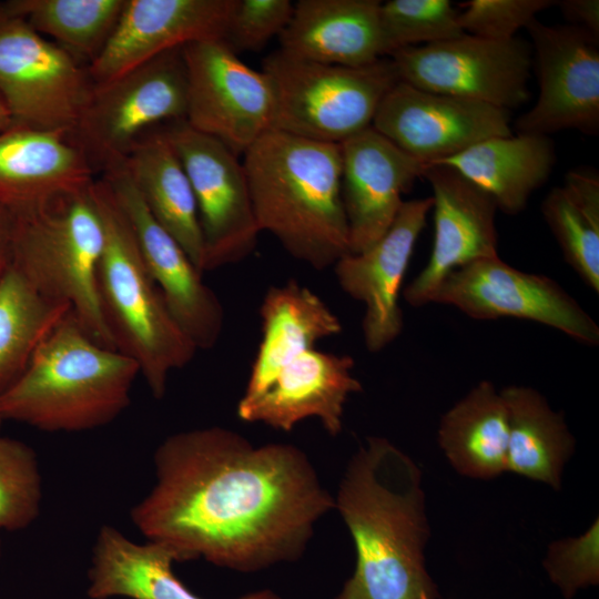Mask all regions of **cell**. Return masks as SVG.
<instances>
[{
	"label": "cell",
	"mask_w": 599,
	"mask_h": 599,
	"mask_svg": "<svg viewBox=\"0 0 599 599\" xmlns=\"http://www.w3.org/2000/svg\"><path fill=\"white\" fill-rule=\"evenodd\" d=\"M153 464L154 484L130 518L177 561L202 558L241 572L295 561L334 509L308 457L291 444L254 446L231 429L196 428L166 437Z\"/></svg>",
	"instance_id": "6da1fadb"
},
{
	"label": "cell",
	"mask_w": 599,
	"mask_h": 599,
	"mask_svg": "<svg viewBox=\"0 0 599 599\" xmlns=\"http://www.w3.org/2000/svg\"><path fill=\"white\" fill-rule=\"evenodd\" d=\"M176 555L167 546L129 539L121 530L103 525L95 537L88 569L91 599H203L174 573ZM237 599H282L270 589Z\"/></svg>",
	"instance_id": "cb8c5ba5"
},
{
	"label": "cell",
	"mask_w": 599,
	"mask_h": 599,
	"mask_svg": "<svg viewBox=\"0 0 599 599\" xmlns=\"http://www.w3.org/2000/svg\"><path fill=\"white\" fill-rule=\"evenodd\" d=\"M236 0H125L105 47L88 67L93 85L191 42L223 39Z\"/></svg>",
	"instance_id": "ac0fdd59"
},
{
	"label": "cell",
	"mask_w": 599,
	"mask_h": 599,
	"mask_svg": "<svg viewBox=\"0 0 599 599\" xmlns=\"http://www.w3.org/2000/svg\"><path fill=\"white\" fill-rule=\"evenodd\" d=\"M378 0H300L278 35L292 57L345 67L383 57Z\"/></svg>",
	"instance_id": "603a6c76"
},
{
	"label": "cell",
	"mask_w": 599,
	"mask_h": 599,
	"mask_svg": "<svg viewBox=\"0 0 599 599\" xmlns=\"http://www.w3.org/2000/svg\"><path fill=\"white\" fill-rule=\"evenodd\" d=\"M500 393L508 408L506 470L558 489L575 445L562 416L530 387L509 386Z\"/></svg>",
	"instance_id": "f1b7e54d"
},
{
	"label": "cell",
	"mask_w": 599,
	"mask_h": 599,
	"mask_svg": "<svg viewBox=\"0 0 599 599\" xmlns=\"http://www.w3.org/2000/svg\"><path fill=\"white\" fill-rule=\"evenodd\" d=\"M570 26L580 28L598 38L599 35V1L598 0H564L557 2Z\"/></svg>",
	"instance_id": "74e56055"
},
{
	"label": "cell",
	"mask_w": 599,
	"mask_h": 599,
	"mask_svg": "<svg viewBox=\"0 0 599 599\" xmlns=\"http://www.w3.org/2000/svg\"><path fill=\"white\" fill-rule=\"evenodd\" d=\"M89 191L103 227L98 283L106 322L116 348L138 363L160 399L171 372L191 363L197 348L171 315L108 182L94 180Z\"/></svg>",
	"instance_id": "5b68a950"
},
{
	"label": "cell",
	"mask_w": 599,
	"mask_h": 599,
	"mask_svg": "<svg viewBox=\"0 0 599 599\" xmlns=\"http://www.w3.org/2000/svg\"><path fill=\"white\" fill-rule=\"evenodd\" d=\"M186 73L185 122L236 155L274 129L275 97L263 71L242 62L223 39L182 47Z\"/></svg>",
	"instance_id": "30bf717a"
},
{
	"label": "cell",
	"mask_w": 599,
	"mask_h": 599,
	"mask_svg": "<svg viewBox=\"0 0 599 599\" xmlns=\"http://www.w3.org/2000/svg\"><path fill=\"white\" fill-rule=\"evenodd\" d=\"M190 180L204 243L203 271L245 260L261 233L238 155L185 121L163 129Z\"/></svg>",
	"instance_id": "8fae6325"
},
{
	"label": "cell",
	"mask_w": 599,
	"mask_h": 599,
	"mask_svg": "<svg viewBox=\"0 0 599 599\" xmlns=\"http://www.w3.org/2000/svg\"><path fill=\"white\" fill-rule=\"evenodd\" d=\"M139 375L132 357L95 342L70 312L0 395V419L48 433L97 429L130 406Z\"/></svg>",
	"instance_id": "277c9868"
},
{
	"label": "cell",
	"mask_w": 599,
	"mask_h": 599,
	"mask_svg": "<svg viewBox=\"0 0 599 599\" xmlns=\"http://www.w3.org/2000/svg\"><path fill=\"white\" fill-rule=\"evenodd\" d=\"M290 0H236L224 41L235 52L257 51L286 28Z\"/></svg>",
	"instance_id": "8d00e7d4"
},
{
	"label": "cell",
	"mask_w": 599,
	"mask_h": 599,
	"mask_svg": "<svg viewBox=\"0 0 599 599\" xmlns=\"http://www.w3.org/2000/svg\"><path fill=\"white\" fill-rule=\"evenodd\" d=\"M12 124L11 114L0 95V132L8 129Z\"/></svg>",
	"instance_id": "ab89813d"
},
{
	"label": "cell",
	"mask_w": 599,
	"mask_h": 599,
	"mask_svg": "<svg viewBox=\"0 0 599 599\" xmlns=\"http://www.w3.org/2000/svg\"><path fill=\"white\" fill-rule=\"evenodd\" d=\"M433 303L451 305L476 319H528L585 345L599 343L597 323L557 282L546 275L519 271L498 255L451 272Z\"/></svg>",
	"instance_id": "4fadbf2b"
},
{
	"label": "cell",
	"mask_w": 599,
	"mask_h": 599,
	"mask_svg": "<svg viewBox=\"0 0 599 599\" xmlns=\"http://www.w3.org/2000/svg\"><path fill=\"white\" fill-rule=\"evenodd\" d=\"M92 89L87 65L0 4V95L12 124L72 133Z\"/></svg>",
	"instance_id": "9c48e42d"
},
{
	"label": "cell",
	"mask_w": 599,
	"mask_h": 599,
	"mask_svg": "<svg viewBox=\"0 0 599 599\" xmlns=\"http://www.w3.org/2000/svg\"><path fill=\"white\" fill-rule=\"evenodd\" d=\"M243 155L260 232L318 271L349 253L339 144L271 130Z\"/></svg>",
	"instance_id": "3957f363"
},
{
	"label": "cell",
	"mask_w": 599,
	"mask_h": 599,
	"mask_svg": "<svg viewBox=\"0 0 599 599\" xmlns=\"http://www.w3.org/2000/svg\"><path fill=\"white\" fill-rule=\"evenodd\" d=\"M102 177L128 217L145 266L174 321L197 349L212 348L224 327L219 296L180 244L151 215L126 171L114 166Z\"/></svg>",
	"instance_id": "2e32d148"
},
{
	"label": "cell",
	"mask_w": 599,
	"mask_h": 599,
	"mask_svg": "<svg viewBox=\"0 0 599 599\" xmlns=\"http://www.w3.org/2000/svg\"><path fill=\"white\" fill-rule=\"evenodd\" d=\"M551 0H470L458 12L461 30L491 41H509L536 14L552 4Z\"/></svg>",
	"instance_id": "e575fe53"
},
{
	"label": "cell",
	"mask_w": 599,
	"mask_h": 599,
	"mask_svg": "<svg viewBox=\"0 0 599 599\" xmlns=\"http://www.w3.org/2000/svg\"><path fill=\"white\" fill-rule=\"evenodd\" d=\"M526 28L536 51L539 93L535 105L517 119L518 134H598V38L570 24L549 27L537 18Z\"/></svg>",
	"instance_id": "9a60e30c"
},
{
	"label": "cell",
	"mask_w": 599,
	"mask_h": 599,
	"mask_svg": "<svg viewBox=\"0 0 599 599\" xmlns=\"http://www.w3.org/2000/svg\"><path fill=\"white\" fill-rule=\"evenodd\" d=\"M438 440L460 474L489 479L506 470L508 408L500 392L483 380L441 417Z\"/></svg>",
	"instance_id": "83f0119b"
},
{
	"label": "cell",
	"mask_w": 599,
	"mask_h": 599,
	"mask_svg": "<svg viewBox=\"0 0 599 599\" xmlns=\"http://www.w3.org/2000/svg\"><path fill=\"white\" fill-rule=\"evenodd\" d=\"M89 190L14 214L7 263L42 295L69 305L95 342L118 349L99 293L103 227Z\"/></svg>",
	"instance_id": "8992f818"
},
{
	"label": "cell",
	"mask_w": 599,
	"mask_h": 599,
	"mask_svg": "<svg viewBox=\"0 0 599 599\" xmlns=\"http://www.w3.org/2000/svg\"><path fill=\"white\" fill-rule=\"evenodd\" d=\"M42 477L34 450L0 436V530L28 528L40 515Z\"/></svg>",
	"instance_id": "836d02e7"
},
{
	"label": "cell",
	"mask_w": 599,
	"mask_h": 599,
	"mask_svg": "<svg viewBox=\"0 0 599 599\" xmlns=\"http://www.w3.org/2000/svg\"><path fill=\"white\" fill-rule=\"evenodd\" d=\"M399 81L415 88L510 110L529 98V45L514 38H458L399 50L389 57Z\"/></svg>",
	"instance_id": "7c38bea8"
},
{
	"label": "cell",
	"mask_w": 599,
	"mask_h": 599,
	"mask_svg": "<svg viewBox=\"0 0 599 599\" xmlns=\"http://www.w3.org/2000/svg\"><path fill=\"white\" fill-rule=\"evenodd\" d=\"M1 549H2V546H1V540H0V557H1Z\"/></svg>",
	"instance_id": "b9f144b4"
},
{
	"label": "cell",
	"mask_w": 599,
	"mask_h": 599,
	"mask_svg": "<svg viewBox=\"0 0 599 599\" xmlns=\"http://www.w3.org/2000/svg\"><path fill=\"white\" fill-rule=\"evenodd\" d=\"M383 57L412 47L458 38L465 32L458 11L448 0H389L380 3Z\"/></svg>",
	"instance_id": "d6a6232c"
},
{
	"label": "cell",
	"mask_w": 599,
	"mask_h": 599,
	"mask_svg": "<svg viewBox=\"0 0 599 599\" xmlns=\"http://www.w3.org/2000/svg\"><path fill=\"white\" fill-rule=\"evenodd\" d=\"M509 122V110L398 81L380 101L370 126L427 165L487 139L510 135Z\"/></svg>",
	"instance_id": "5bb4252c"
},
{
	"label": "cell",
	"mask_w": 599,
	"mask_h": 599,
	"mask_svg": "<svg viewBox=\"0 0 599 599\" xmlns=\"http://www.w3.org/2000/svg\"><path fill=\"white\" fill-rule=\"evenodd\" d=\"M422 176L434 193V242L427 264L403 292L413 307L433 303L451 272L498 255L494 200L446 164H427Z\"/></svg>",
	"instance_id": "e0dca14e"
},
{
	"label": "cell",
	"mask_w": 599,
	"mask_h": 599,
	"mask_svg": "<svg viewBox=\"0 0 599 599\" xmlns=\"http://www.w3.org/2000/svg\"><path fill=\"white\" fill-rule=\"evenodd\" d=\"M3 266H4V265L0 266V272L2 271ZM1 422H2V420L0 419V424H1Z\"/></svg>",
	"instance_id": "60d3db41"
},
{
	"label": "cell",
	"mask_w": 599,
	"mask_h": 599,
	"mask_svg": "<svg viewBox=\"0 0 599 599\" xmlns=\"http://www.w3.org/2000/svg\"><path fill=\"white\" fill-rule=\"evenodd\" d=\"M186 109V73L177 48L93 85L71 136L93 166L105 171L159 123L185 121Z\"/></svg>",
	"instance_id": "ba28073f"
},
{
	"label": "cell",
	"mask_w": 599,
	"mask_h": 599,
	"mask_svg": "<svg viewBox=\"0 0 599 599\" xmlns=\"http://www.w3.org/2000/svg\"><path fill=\"white\" fill-rule=\"evenodd\" d=\"M70 312L69 305L45 297L18 270L4 264L0 272V395Z\"/></svg>",
	"instance_id": "f546056e"
},
{
	"label": "cell",
	"mask_w": 599,
	"mask_h": 599,
	"mask_svg": "<svg viewBox=\"0 0 599 599\" xmlns=\"http://www.w3.org/2000/svg\"><path fill=\"white\" fill-rule=\"evenodd\" d=\"M342 200L349 253H361L388 231L425 164L412 158L373 126L341 144Z\"/></svg>",
	"instance_id": "44dd1931"
},
{
	"label": "cell",
	"mask_w": 599,
	"mask_h": 599,
	"mask_svg": "<svg viewBox=\"0 0 599 599\" xmlns=\"http://www.w3.org/2000/svg\"><path fill=\"white\" fill-rule=\"evenodd\" d=\"M334 508L352 535L356 565L336 599H436L424 549L429 535L422 475L382 437L349 460Z\"/></svg>",
	"instance_id": "7a4b0ae2"
},
{
	"label": "cell",
	"mask_w": 599,
	"mask_h": 599,
	"mask_svg": "<svg viewBox=\"0 0 599 599\" xmlns=\"http://www.w3.org/2000/svg\"><path fill=\"white\" fill-rule=\"evenodd\" d=\"M262 71L275 97L273 130L334 144L370 126L380 101L399 81L389 57L345 67L278 49L264 59Z\"/></svg>",
	"instance_id": "52a82bcc"
},
{
	"label": "cell",
	"mask_w": 599,
	"mask_h": 599,
	"mask_svg": "<svg viewBox=\"0 0 599 599\" xmlns=\"http://www.w3.org/2000/svg\"><path fill=\"white\" fill-rule=\"evenodd\" d=\"M125 0H10L4 10L89 67L110 39Z\"/></svg>",
	"instance_id": "1f68e13d"
},
{
	"label": "cell",
	"mask_w": 599,
	"mask_h": 599,
	"mask_svg": "<svg viewBox=\"0 0 599 599\" xmlns=\"http://www.w3.org/2000/svg\"><path fill=\"white\" fill-rule=\"evenodd\" d=\"M348 355L317 349L302 353L284 365L261 389L242 395L241 420L291 432L306 418H318L332 436L341 433L344 408L352 394L362 392Z\"/></svg>",
	"instance_id": "ffe728a7"
},
{
	"label": "cell",
	"mask_w": 599,
	"mask_h": 599,
	"mask_svg": "<svg viewBox=\"0 0 599 599\" xmlns=\"http://www.w3.org/2000/svg\"><path fill=\"white\" fill-rule=\"evenodd\" d=\"M14 225V214L0 202V266L8 261Z\"/></svg>",
	"instance_id": "f35d334b"
},
{
	"label": "cell",
	"mask_w": 599,
	"mask_h": 599,
	"mask_svg": "<svg viewBox=\"0 0 599 599\" xmlns=\"http://www.w3.org/2000/svg\"><path fill=\"white\" fill-rule=\"evenodd\" d=\"M260 316L262 338L243 395L257 392L292 359L342 332L326 303L295 280L266 291Z\"/></svg>",
	"instance_id": "484cf974"
},
{
	"label": "cell",
	"mask_w": 599,
	"mask_h": 599,
	"mask_svg": "<svg viewBox=\"0 0 599 599\" xmlns=\"http://www.w3.org/2000/svg\"><path fill=\"white\" fill-rule=\"evenodd\" d=\"M542 216L566 262L596 293L599 292V177L570 171L541 204Z\"/></svg>",
	"instance_id": "4dcf8cb0"
},
{
	"label": "cell",
	"mask_w": 599,
	"mask_h": 599,
	"mask_svg": "<svg viewBox=\"0 0 599 599\" xmlns=\"http://www.w3.org/2000/svg\"><path fill=\"white\" fill-rule=\"evenodd\" d=\"M115 166L126 171L154 220L204 273V243L195 196L164 130L146 133Z\"/></svg>",
	"instance_id": "d4e9b609"
},
{
	"label": "cell",
	"mask_w": 599,
	"mask_h": 599,
	"mask_svg": "<svg viewBox=\"0 0 599 599\" xmlns=\"http://www.w3.org/2000/svg\"><path fill=\"white\" fill-rule=\"evenodd\" d=\"M432 207V196L405 201L382 238L364 252L342 256L333 265L341 288L365 305L362 329L370 353L380 352L402 333L399 293Z\"/></svg>",
	"instance_id": "d6986e66"
},
{
	"label": "cell",
	"mask_w": 599,
	"mask_h": 599,
	"mask_svg": "<svg viewBox=\"0 0 599 599\" xmlns=\"http://www.w3.org/2000/svg\"><path fill=\"white\" fill-rule=\"evenodd\" d=\"M555 162L548 135L510 134L487 139L438 163L451 166L484 190L498 210L517 214L548 180Z\"/></svg>",
	"instance_id": "4316f807"
},
{
	"label": "cell",
	"mask_w": 599,
	"mask_h": 599,
	"mask_svg": "<svg viewBox=\"0 0 599 599\" xmlns=\"http://www.w3.org/2000/svg\"><path fill=\"white\" fill-rule=\"evenodd\" d=\"M598 520L580 537L551 544L544 561L551 581L570 599L599 581Z\"/></svg>",
	"instance_id": "d590c367"
},
{
	"label": "cell",
	"mask_w": 599,
	"mask_h": 599,
	"mask_svg": "<svg viewBox=\"0 0 599 599\" xmlns=\"http://www.w3.org/2000/svg\"><path fill=\"white\" fill-rule=\"evenodd\" d=\"M93 169L70 132L17 124L0 132V202L13 214L85 192Z\"/></svg>",
	"instance_id": "7402d4cb"
}]
</instances>
